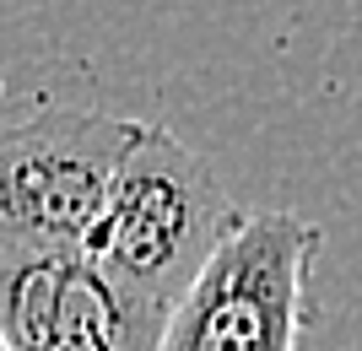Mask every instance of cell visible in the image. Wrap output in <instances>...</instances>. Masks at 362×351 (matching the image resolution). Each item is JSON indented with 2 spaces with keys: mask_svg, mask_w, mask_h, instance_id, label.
Listing matches in <instances>:
<instances>
[{
  "mask_svg": "<svg viewBox=\"0 0 362 351\" xmlns=\"http://www.w3.org/2000/svg\"><path fill=\"white\" fill-rule=\"evenodd\" d=\"M0 330L16 351H163L168 335V324L136 314L81 249H0Z\"/></svg>",
  "mask_w": 362,
  "mask_h": 351,
  "instance_id": "277c9868",
  "label": "cell"
},
{
  "mask_svg": "<svg viewBox=\"0 0 362 351\" xmlns=\"http://www.w3.org/2000/svg\"><path fill=\"white\" fill-rule=\"evenodd\" d=\"M319 244L298 211H243L173 308L163 351H298Z\"/></svg>",
  "mask_w": 362,
  "mask_h": 351,
  "instance_id": "7a4b0ae2",
  "label": "cell"
},
{
  "mask_svg": "<svg viewBox=\"0 0 362 351\" xmlns=\"http://www.w3.org/2000/svg\"><path fill=\"white\" fill-rule=\"evenodd\" d=\"M141 124L103 108L49 103L0 130V249L65 254L92 232Z\"/></svg>",
  "mask_w": 362,
  "mask_h": 351,
  "instance_id": "3957f363",
  "label": "cell"
},
{
  "mask_svg": "<svg viewBox=\"0 0 362 351\" xmlns=\"http://www.w3.org/2000/svg\"><path fill=\"white\" fill-rule=\"evenodd\" d=\"M238 216L243 206L195 146L163 124H141L103 195V211L81 238V260L136 314L168 324Z\"/></svg>",
  "mask_w": 362,
  "mask_h": 351,
  "instance_id": "6da1fadb",
  "label": "cell"
},
{
  "mask_svg": "<svg viewBox=\"0 0 362 351\" xmlns=\"http://www.w3.org/2000/svg\"><path fill=\"white\" fill-rule=\"evenodd\" d=\"M0 351H16V346H11V340H6V330H0Z\"/></svg>",
  "mask_w": 362,
  "mask_h": 351,
  "instance_id": "5b68a950",
  "label": "cell"
}]
</instances>
